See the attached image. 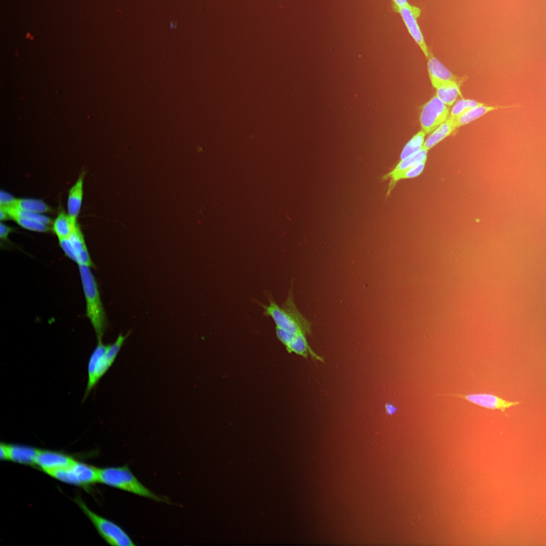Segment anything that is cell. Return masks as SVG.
Wrapping results in <instances>:
<instances>
[{"label":"cell","mask_w":546,"mask_h":546,"mask_svg":"<svg viewBox=\"0 0 546 546\" xmlns=\"http://www.w3.org/2000/svg\"><path fill=\"white\" fill-rule=\"evenodd\" d=\"M90 267L79 265V272L86 303V314L96 333L97 340H102L107 325L106 313L98 284Z\"/></svg>","instance_id":"cell-1"},{"label":"cell","mask_w":546,"mask_h":546,"mask_svg":"<svg viewBox=\"0 0 546 546\" xmlns=\"http://www.w3.org/2000/svg\"><path fill=\"white\" fill-rule=\"evenodd\" d=\"M267 305H262L265 315L271 317L276 328H280L293 334H311V323L299 311L289 294L288 298L280 306L276 302L269 299Z\"/></svg>","instance_id":"cell-2"},{"label":"cell","mask_w":546,"mask_h":546,"mask_svg":"<svg viewBox=\"0 0 546 546\" xmlns=\"http://www.w3.org/2000/svg\"><path fill=\"white\" fill-rule=\"evenodd\" d=\"M128 335L120 334L112 344L105 345L102 340L98 341L88 362V379L84 399L113 364Z\"/></svg>","instance_id":"cell-3"},{"label":"cell","mask_w":546,"mask_h":546,"mask_svg":"<svg viewBox=\"0 0 546 546\" xmlns=\"http://www.w3.org/2000/svg\"><path fill=\"white\" fill-rule=\"evenodd\" d=\"M99 482L152 500L164 501L143 484L127 465L99 468Z\"/></svg>","instance_id":"cell-4"},{"label":"cell","mask_w":546,"mask_h":546,"mask_svg":"<svg viewBox=\"0 0 546 546\" xmlns=\"http://www.w3.org/2000/svg\"><path fill=\"white\" fill-rule=\"evenodd\" d=\"M75 502L92 522L101 537L109 544L132 546L135 544L127 533L115 523L90 510L79 497Z\"/></svg>","instance_id":"cell-5"},{"label":"cell","mask_w":546,"mask_h":546,"mask_svg":"<svg viewBox=\"0 0 546 546\" xmlns=\"http://www.w3.org/2000/svg\"><path fill=\"white\" fill-rule=\"evenodd\" d=\"M449 113V107L434 96L422 107L419 117L421 130L426 134L430 133L448 118Z\"/></svg>","instance_id":"cell-6"},{"label":"cell","mask_w":546,"mask_h":546,"mask_svg":"<svg viewBox=\"0 0 546 546\" xmlns=\"http://www.w3.org/2000/svg\"><path fill=\"white\" fill-rule=\"evenodd\" d=\"M59 241L60 247L66 256L78 266H94L79 225L68 238L59 240Z\"/></svg>","instance_id":"cell-7"},{"label":"cell","mask_w":546,"mask_h":546,"mask_svg":"<svg viewBox=\"0 0 546 546\" xmlns=\"http://www.w3.org/2000/svg\"><path fill=\"white\" fill-rule=\"evenodd\" d=\"M396 12L400 14L409 33L419 46L424 56L427 58L430 52L417 22V18L421 13L420 9L408 4L398 9Z\"/></svg>","instance_id":"cell-8"},{"label":"cell","mask_w":546,"mask_h":546,"mask_svg":"<svg viewBox=\"0 0 546 546\" xmlns=\"http://www.w3.org/2000/svg\"><path fill=\"white\" fill-rule=\"evenodd\" d=\"M39 449L26 445L1 443L0 458L2 460L11 461L27 465H35Z\"/></svg>","instance_id":"cell-9"},{"label":"cell","mask_w":546,"mask_h":546,"mask_svg":"<svg viewBox=\"0 0 546 546\" xmlns=\"http://www.w3.org/2000/svg\"><path fill=\"white\" fill-rule=\"evenodd\" d=\"M427 59L429 77L432 85L435 89L451 83L461 85V78L445 67L431 52Z\"/></svg>","instance_id":"cell-10"},{"label":"cell","mask_w":546,"mask_h":546,"mask_svg":"<svg viewBox=\"0 0 546 546\" xmlns=\"http://www.w3.org/2000/svg\"><path fill=\"white\" fill-rule=\"evenodd\" d=\"M75 461L72 457L63 453L39 449L35 465L48 474L55 470L69 467Z\"/></svg>","instance_id":"cell-11"},{"label":"cell","mask_w":546,"mask_h":546,"mask_svg":"<svg viewBox=\"0 0 546 546\" xmlns=\"http://www.w3.org/2000/svg\"><path fill=\"white\" fill-rule=\"evenodd\" d=\"M462 397L466 400L490 410H499L504 412L507 408L519 404L518 401H510L504 399L496 395L487 393L464 394H449Z\"/></svg>","instance_id":"cell-12"},{"label":"cell","mask_w":546,"mask_h":546,"mask_svg":"<svg viewBox=\"0 0 546 546\" xmlns=\"http://www.w3.org/2000/svg\"><path fill=\"white\" fill-rule=\"evenodd\" d=\"M84 174L81 173L69 191L67 202V213L72 222L77 225L83 195Z\"/></svg>","instance_id":"cell-13"},{"label":"cell","mask_w":546,"mask_h":546,"mask_svg":"<svg viewBox=\"0 0 546 546\" xmlns=\"http://www.w3.org/2000/svg\"><path fill=\"white\" fill-rule=\"evenodd\" d=\"M519 107H520V106L517 104L503 106L499 105L488 106L483 104L482 105L471 108L457 118L454 119L456 126L457 128H458L461 126L469 124L487 113L493 111L500 109Z\"/></svg>","instance_id":"cell-14"},{"label":"cell","mask_w":546,"mask_h":546,"mask_svg":"<svg viewBox=\"0 0 546 546\" xmlns=\"http://www.w3.org/2000/svg\"><path fill=\"white\" fill-rule=\"evenodd\" d=\"M77 485L99 482V468L75 461L70 466Z\"/></svg>","instance_id":"cell-15"},{"label":"cell","mask_w":546,"mask_h":546,"mask_svg":"<svg viewBox=\"0 0 546 546\" xmlns=\"http://www.w3.org/2000/svg\"><path fill=\"white\" fill-rule=\"evenodd\" d=\"M306 335L304 333L294 335L290 341L285 346L287 350L289 353L293 352L304 357H307L310 355L313 358L323 362L324 359L315 353L309 345Z\"/></svg>","instance_id":"cell-16"},{"label":"cell","mask_w":546,"mask_h":546,"mask_svg":"<svg viewBox=\"0 0 546 546\" xmlns=\"http://www.w3.org/2000/svg\"><path fill=\"white\" fill-rule=\"evenodd\" d=\"M457 129L454 119L448 117L439 125L425 141L423 148L430 150L444 139L450 135Z\"/></svg>","instance_id":"cell-17"},{"label":"cell","mask_w":546,"mask_h":546,"mask_svg":"<svg viewBox=\"0 0 546 546\" xmlns=\"http://www.w3.org/2000/svg\"><path fill=\"white\" fill-rule=\"evenodd\" d=\"M52 225V231L59 240L68 238L78 225H75L64 211L59 212Z\"/></svg>","instance_id":"cell-18"},{"label":"cell","mask_w":546,"mask_h":546,"mask_svg":"<svg viewBox=\"0 0 546 546\" xmlns=\"http://www.w3.org/2000/svg\"><path fill=\"white\" fill-rule=\"evenodd\" d=\"M11 207L22 211L36 213H48L53 211L52 208L40 199L31 198H16Z\"/></svg>","instance_id":"cell-19"},{"label":"cell","mask_w":546,"mask_h":546,"mask_svg":"<svg viewBox=\"0 0 546 546\" xmlns=\"http://www.w3.org/2000/svg\"><path fill=\"white\" fill-rule=\"evenodd\" d=\"M5 208L8 211L11 219L25 230L35 232L46 233L51 229L50 225L17 214L11 207Z\"/></svg>","instance_id":"cell-20"},{"label":"cell","mask_w":546,"mask_h":546,"mask_svg":"<svg viewBox=\"0 0 546 546\" xmlns=\"http://www.w3.org/2000/svg\"><path fill=\"white\" fill-rule=\"evenodd\" d=\"M425 164L426 162H423L394 174H386L383 178L390 179L387 194H390L396 183L400 180L415 178L420 175L424 170Z\"/></svg>","instance_id":"cell-21"},{"label":"cell","mask_w":546,"mask_h":546,"mask_svg":"<svg viewBox=\"0 0 546 546\" xmlns=\"http://www.w3.org/2000/svg\"><path fill=\"white\" fill-rule=\"evenodd\" d=\"M428 151L427 150L423 147L417 153L408 156L403 160H400L394 168L388 172V173L394 174L420 163L426 162Z\"/></svg>","instance_id":"cell-22"},{"label":"cell","mask_w":546,"mask_h":546,"mask_svg":"<svg viewBox=\"0 0 546 546\" xmlns=\"http://www.w3.org/2000/svg\"><path fill=\"white\" fill-rule=\"evenodd\" d=\"M436 90L435 96L448 107L454 104L458 96H461L462 98H464L460 86L456 84L441 86Z\"/></svg>","instance_id":"cell-23"},{"label":"cell","mask_w":546,"mask_h":546,"mask_svg":"<svg viewBox=\"0 0 546 546\" xmlns=\"http://www.w3.org/2000/svg\"><path fill=\"white\" fill-rule=\"evenodd\" d=\"M426 135L422 130L417 132L404 146L400 154V160L419 152L423 147Z\"/></svg>","instance_id":"cell-24"},{"label":"cell","mask_w":546,"mask_h":546,"mask_svg":"<svg viewBox=\"0 0 546 546\" xmlns=\"http://www.w3.org/2000/svg\"><path fill=\"white\" fill-rule=\"evenodd\" d=\"M483 103L471 99L462 98L454 104L450 111L449 117L456 119L471 108L482 105Z\"/></svg>","instance_id":"cell-25"},{"label":"cell","mask_w":546,"mask_h":546,"mask_svg":"<svg viewBox=\"0 0 546 546\" xmlns=\"http://www.w3.org/2000/svg\"><path fill=\"white\" fill-rule=\"evenodd\" d=\"M16 198L11 194L1 190L0 194V206L4 208H9L13 206Z\"/></svg>","instance_id":"cell-26"},{"label":"cell","mask_w":546,"mask_h":546,"mask_svg":"<svg viewBox=\"0 0 546 546\" xmlns=\"http://www.w3.org/2000/svg\"><path fill=\"white\" fill-rule=\"evenodd\" d=\"M14 229L13 228L6 225L1 222L0 224V239L1 241L6 242L8 241V237L9 235L13 232Z\"/></svg>","instance_id":"cell-27"},{"label":"cell","mask_w":546,"mask_h":546,"mask_svg":"<svg viewBox=\"0 0 546 546\" xmlns=\"http://www.w3.org/2000/svg\"><path fill=\"white\" fill-rule=\"evenodd\" d=\"M393 8L396 12L398 9L405 7L408 5L407 0H392Z\"/></svg>","instance_id":"cell-28"},{"label":"cell","mask_w":546,"mask_h":546,"mask_svg":"<svg viewBox=\"0 0 546 546\" xmlns=\"http://www.w3.org/2000/svg\"><path fill=\"white\" fill-rule=\"evenodd\" d=\"M0 219L1 221H5L11 219L9 214L5 208L1 207L0 208Z\"/></svg>","instance_id":"cell-29"},{"label":"cell","mask_w":546,"mask_h":546,"mask_svg":"<svg viewBox=\"0 0 546 546\" xmlns=\"http://www.w3.org/2000/svg\"><path fill=\"white\" fill-rule=\"evenodd\" d=\"M385 408L386 414L389 416L394 414L397 410L396 407L390 403H386Z\"/></svg>","instance_id":"cell-30"}]
</instances>
